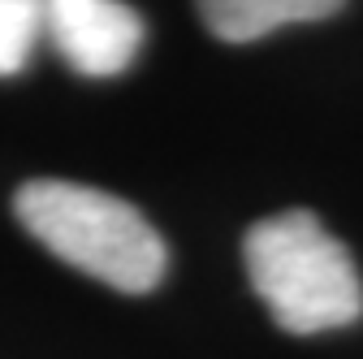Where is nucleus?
Instances as JSON below:
<instances>
[{"label": "nucleus", "instance_id": "nucleus-1", "mask_svg": "<svg viewBox=\"0 0 363 359\" xmlns=\"http://www.w3.org/2000/svg\"><path fill=\"white\" fill-rule=\"evenodd\" d=\"M13 212L57 260L121 294H147L164 282L169 251L156 226L100 187L35 177L13 195Z\"/></svg>", "mask_w": 363, "mask_h": 359}, {"label": "nucleus", "instance_id": "nucleus-2", "mask_svg": "<svg viewBox=\"0 0 363 359\" xmlns=\"http://www.w3.org/2000/svg\"><path fill=\"white\" fill-rule=\"evenodd\" d=\"M242 260L259 303L286 333H325L363 316V282L346 243L307 208L255 221Z\"/></svg>", "mask_w": 363, "mask_h": 359}, {"label": "nucleus", "instance_id": "nucleus-3", "mask_svg": "<svg viewBox=\"0 0 363 359\" xmlns=\"http://www.w3.org/2000/svg\"><path fill=\"white\" fill-rule=\"evenodd\" d=\"M43 26L82 78H117L143 48V18L117 0H52L43 5Z\"/></svg>", "mask_w": 363, "mask_h": 359}, {"label": "nucleus", "instance_id": "nucleus-4", "mask_svg": "<svg viewBox=\"0 0 363 359\" xmlns=\"http://www.w3.org/2000/svg\"><path fill=\"white\" fill-rule=\"evenodd\" d=\"M333 13H342L337 0H208L199 5L203 26L225 43H255L277 26L325 22Z\"/></svg>", "mask_w": 363, "mask_h": 359}, {"label": "nucleus", "instance_id": "nucleus-5", "mask_svg": "<svg viewBox=\"0 0 363 359\" xmlns=\"http://www.w3.org/2000/svg\"><path fill=\"white\" fill-rule=\"evenodd\" d=\"M39 31H43V5H35V0H0V78H13L26 70Z\"/></svg>", "mask_w": 363, "mask_h": 359}]
</instances>
